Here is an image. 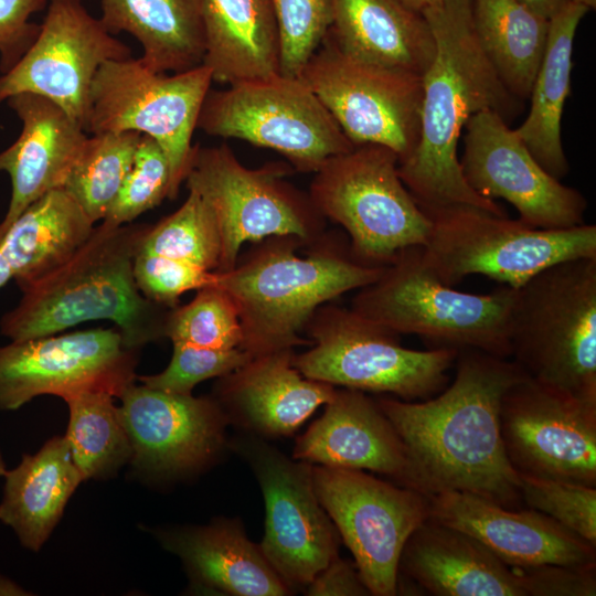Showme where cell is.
Segmentation results:
<instances>
[{
    "mask_svg": "<svg viewBox=\"0 0 596 596\" xmlns=\"http://www.w3.org/2000/svg\"><path fill=\"white\" fill-rule=\"evenodd\" d=\"M225 273L216 286L233 299L243 331L241 349L252 356L298 345L316 310L337 297L375 281L384 267L359 262L349 243L312 242L306 256L297 249L309 244L295 236H272Z\"/></svg>",
    "mask_w": 596,
    "mask_h": 596,
    "instance_id": "277c9868",
    "label": "cell"
},
{
    "mask_svg": "<svg viewBox=\"0 0 596 596\" xmlns=\"http://www.w3.org/2000/svg\"><path fill=\"white\" fill-rule=\"evenodd\" d=\"M309 596H365L371 595L359 571L352 563L333 558L306 586Z\"/></svg>",
    "mask_w": 596,
    "mask_h": 596,
    "instance_id": "f6af8a7d",
    "label": "cell"
},
{
    "mask_svg": "<svg viewBox=\"0 0 596 596\" xmlns=\"http://www.w3.org/2000/svg\"><path fill=\"white\" fill-rule=\"evenodd\" d=\"M329 32L347 53L419 76L429 67L435 40L422 12L403 0H330Z\"/></svg>",
    "mask_w": 596,
    "mask_h": 596,
    "instance_id": "4316f807",
    "label": "cell"
},
{
    "mask_svg": "<svg viewBox=\"0 0 596 596\" xmlns=\"http://www.w3.org/2000/svg\"><path fill=\"white\" fill-rule=\"evenodd\" d=\"M571 2L582 4L586 7L588 10L595 9L596 0H571Z\"/></svg>",
    "mask_w": 596,
    "mask_h": 596,
    "instance_id": "f907efd6",
    "label": "cell"
},
{
    "mask_svg": "<svg viewBox=\"0 0 596 596\" xmlns=\"http://www.w3.org/2000/svg\"><path fill=\"white\" fill-rule=\"evenodd\" d=\"M509 337L529 377L596 402V258L560 262L517 288Z\"/></svg>",
    "mask_w": 596,
    "mask_h": 596,
    "instance_id": "8992f818",
    "label": "cell"
},
{
    "mask_svg": "<svg viewBox=\"0 0 596 596\" xmlns=\"http://www.w3.org/2000/svg\"><path fill=\"white\" fill-rule=\"evenodd\" d=\"M294 355L286 349L252 356L219 377L213 397L231 423L263 436H288L329 402L336 386L304 376Z\"/></svg>",
    "mask_w": 596,
    "mask_h": 596,
    "instance_id": "603a6c76",
    "label": "cell"
},
{
    "mask_svg": "<svg viewBox=\"0 0 596 596\" xmlns=\"http://www.w3.org/2000/svg\"><path fill=\"white\" fill-rule=\"evenodd\" d=\"M465 129L459 162L473 191L505 200L518 211V220L532 227L560 230L585 223L584 195L547 173L500 114L479 111Z\"/></svg>",
    "mask_w": 596,
    "mask_h": 596,
    "instance_id": "d6986e66",
    "label": "cell"
},
{
    "mask_svg": "<svg viewBox=\"0 0 596 596\" xmlns=\"http://www.w3.org/2000/svg\"><path fill=\"white\" fill-rule=\"evenodd\" d=\"M231 447L249 465L263 492V554L291 590L306 588L339 556L340 541L316 494L312 465L290 459L257 437L235 438Z\"/></svg>",
    "mask_w": 596,
    "mask_h": 596,
    "instance_id": "9a60e30c",
    "label": "cell"
},
{
    "mask_svg": "<svg viewBox=\"0 0 596 596\" xmlns=\"http://www.w3.org/2000/svg\"><path fill=\"white\" fill-rule=\"evenodd\" d=\"M529 596H595L596 565L523 568Z\"/></svg>",
    "mask_w": 596,
    "mask_h": 596,
    "instance_id": "ee69618b",
    "label": "cell"
},
{
    "mask_svg": "<svg viewBox=\"0 0 596 596\" xmlns=\"http://www.w3.org/2000/svg\"><path fill=\"white\" fill-rule=\"evenodd\" d=\"M588 11L570 2L550 20L545 52L529 97L530 111L514 129L539 164L557 180L570 169L561 139V120L571 88L574 38Z\"/></svg>",
    "mask_w": 596,
    "mask_h": 596,
    "instance_id": "1f68e13d",
    "label": "cell"
},
{
    "mask_svg": "<svg viewBox=\"0 0 596 596\" xmlns=\"http://www.w3.org/2000/svg\"><path fill=\"white\" fill-rule=\"evenodd\" d=\"M134 277L147 299L169 309L178 306L183 294L217 283V272L142 251L135 257Z\"/></svg>",
    "mask_w": 596,
    "mask_h": 596,
    "instance_id": "b9f144b4",
    "label": "cell"
},
{
    "mask_svg": "<svg viewBox=\"0 0 596 596\" xmlns=\"http://www.w3.org/2000/svg\"><path fill=\"white\" fill-rule=\"evenodd\" d=\"M3 478L0 521L13 530L23 547L38 552L84 481L65 437L55 436L35 454L23 455Z\"/></svg>",
    "mask_w": 596,
    "mask_h": 596,
    "instance_id": "83f0119b",
    "label": "cell"
},
{
    "mask_svg": "<svg viewBox=\"0 0 596 596\" xmlns=\"http://www.w3.org/2000/svg\"><path fill=\"white\" fill-rule=\"evenodd\" d=\"M213 82L204 64L180 73H156L139 58L105 62L89 92L85 131H137L151 137L170 169L169 200L177 199L194 146L192 136Z\"/></svg>",
    "mask_w": 596,
    "mask_h": 596,
    "instance_id": "8fae6325",
    "label": "cell"
},
{
    "mask_svg": "<svg viewBox=\"0 0 596 596\" xmlns=\"http://www.w3.org/2000/svg\"><path fill=\"white\" fill-rule=\"evenodd\" d=\"M205 56L213 82L279 74V35L270 0H203Z\"/></svg>",
    "mask_w": 596,
    "mask_h": 596,
    "instance_id": "f1b7e54d",
    "label": "cell"
},
{
    "mask_svg": "<svg viewBox=\"0 0 596 596\" xmlns=\"http://www.w3.org/2000/svg\"><path fill=\"white\" fill-rule=\"evenodd\" d=\"M524 7L530 9L535 14L551 20L561 10H563L571 0H518Z\"/></svg>",
    "mask_w": 596,
    "mask_h": 596,
    "instance_id": "bcb514c9",
    "label": "cell"
},
{
    "mask_svg": "<svg viewBox=\"0 0 596 596\" xmlns=\"http://www.w3.org/2000/svg\"><path fill=\"white\" fill-rule=\"evenodd\" d=\"M130 462L153 478L183 476L206 467L226 445L231 423L214 397H195L130 384L119 396Z\"/></svg>",
    "mask_w": 596,
    "mask_h": 596,
    "instance_id": "ffe728a7",
    "label": "cell"
},
{
    "mask_svg": "<svg viewBox=\"0 0 596 596\" xmlns=\"http://www.w3.org/2000/svg\"><path fill=\"white\" fill-rule=\"evenodd\" d=\"M400 570L437 596H529L522 568L511 567L468 533L424 521L407 539Z\"/></svg>",
    "mask_w": 596,
    "mask_h": 596,
    "instance_id": "d4e9b609",
    "label": "cell"
},
{
    "mask_svg": "<svg viewBox=\"0 0 596 596\" xmlns=\"http://www.w3.org/2000/svg\"><path fill=\"white\" fill-rule=\"evenodd\" d=\"M138 351L117 327L11 341L0 347V411L41 395L65 400L102 391L119 397L137 380Z\"/></svg>",
    "mask_w": 596,
    "mask_h": 596,
    "instance_id": "e0dca14e",
    "label": "cell"
},
{
    "mask_svg": "<svg viewBox=\"0 0 596 596\" xmlns=\"http://www.w3.org/2000/svg\"><path fill=\"white\" fill-rule=\"evenodd\" d=\"M251 358L252 355L241 348L221 350L174 342L170 362L162 372L137 379L151 389L174 394H192L196 384L224 376Z\"/></svg>",
    "mask_w": 596,
    "mask_h": 596,
    "instance_id": "60d3db41",
    "label": "cell"
},
{
    "mask_svg": "<svg viewBox=\"0 0 596 596\" xmlns=\"http://www.w3.org/2000/svg\"><path fill=\"white\" fill-rule=\"evenodd\" d=\"M312 478L316 494L371 595H396L403 547L429 518V497L363 470L312 465Z\"/></svg>",
    "mask_w": 596,
    "mask_h": 596,
    "instance_id": "5bb4252c",
    "label": "cell"
},
{
    "mask_svg": "<svg viewBox=\"0 0 596 596\" xmlns=\"http://www.w3.org/2000/svg\"><path fill=\"white\" fill-rule=\"evenodd\" d=\"M305 332L311 348L292 360L304 376L409 402L427 400L447 386L459 351L404 348L400 334L337 306L319 307Z\"/></svg>",
    "mask_w": 596,
    "mask_h": 596,
    "instance_id": "9c48e42d",
    "label": "cell"
},
{
    "mask_svg": "<svg viewBox=\"0 0 596 596\" xmlns=\"http://www.w3.org/2000/svg\"><path fill=\"white\" fill-rule=\"evenodd\" d=\"M279 35V74L299 77L331 25L330 0H270Z\"/></svg>",
    "mask_w": 596,
    "mask_h": 596,
    "instance_id": "f35d334b",
    "label": "cell"
},
{
    "mask_svg": "<svg viewBox=\"0 0 596 596\" xmlns=\"http://www.w3.org/2000/svg\"><path fill=\"white\" fill-rule=\"evenodd\" d=\"M6 471H7V466L0 450V478L4 476Z\"/></svg>",
    "mask_w": 596,
    "mask_h": 596,
    "instance_id": "816d5d0a",
    "label": "cell"
},
{
    "mask_svg": "<svg viewBox=\"0 0 596 596\" xmlns=\"http://www.w3.org/2000/svg\"><path fill=\"white\" fill-rule=\"evenodd\" d=\"M157 535L166 550L181 558L198 590L232 596L291 592L236 519L162 530Z\"/></svg>",
    "mask_w": 596,
    "mask_h": 596,
    "instance_id": "484cf974",
    "label": "cell"
},
{
    "mask_svg": "<svg viewBox=\"0 0 596 596\" xmlns=\"http://www.w3.org/2000/svg\"><path fill=\"white\" fill-rule=\"evenodd\" d=\"M46 7L34 42L0 75V105L20 93L41 95L85 130L96 72L105 62L125 60L132 53L82 0H47Z\"/></svg>",
    "mask_w": 596,
    "mask_h": 596,
    "instance_id": "ac0fdd59",
    "label": "cell"
},
{
    "mask_svg": "<svg viewBox=\"0 0 596 596\" xmlns=\"http://www.w3.org/2000/svg\"><path fill=\"white\" fill-rule=\"evenodd\" d=\"M450 385L421 402L374 398L401 437L417 491L469 492L520 509L521 479L500 434L507 390L528 375L512 360L475 349L458 351Z\"/></svg>",
    "mask_w": 596,
    "mask_h": 596,
    "instance_id": "6da1fadb",
    "label": "cell"
},
{
    "mask_svg": "<svg viewBox=\"0 0 596 596\" xmlns=\"http://www.w3.org/2000/svg\"><path fill=\"white\" fill-rule=\"evenodd\" d=\"M24 590L9 578L0 575V595H25Z\"/></svg>",
    "mask_w": 596,
    "mask_h": 596,
    "instance_id": "7dc6e473",
    "label": "cell"
},
{
    "mask_svg": "<svg viewBox=\"0 0 596 596\" xmlns=\"http://www.w3.org/2000/svg\"><path fill=\"white\" fill-rule=\"evenodd\" d=\"M164 338L172 343L211 349L241 348L243 331L237 308L221 287L201 288L190 302L169 310Z\"/></svg>",
    "mask_w": 596,
    "mask_h": 596,
    "instance_id": "8d00e7d4",
    "label": "cell"
},
{
    "mask_svg": "<svg viewBox=\"0 0 596 596\" xmlns=\"http://www.w3.org/2000/svg\"><path fill=\"white\" fill-rule=\"evenodd\" d=\"M95 223L63 188L31 203L0 238L6 258L21 290L67 263L89 240Z\"/></svg>",
    "mask_w": 596,
    "mask_h": 596,
    "instance_id": "f546056e",
    "label": "cell"
},
{
    "mask_svg": "<svg viewBox=\"0 0 596 596\" xmlns=\"http://www.w3.org/2000/svg\"><path fill=\"white\" fill-rule=\"evenodd\" d=\"M114 397L85 391L64 400L70 411L64 437L84 480L110 477L131 459V445Z\"/></svg>",
    "mask_w": 596,
    "mask_h": 596,
    "instance_id": "836d02e7",
    "label": "cell"
},
{
    "mask_svg": "<svg viewBox=\"0 0 596 596\" xmlns=\"http://www.w3.org/2000/svg\"><path fill=\"white\" fill-rule=\"evenodd\" d=\"M499 417L519 476L596 487V402L526 376L503 394Z\"/></svg>",
    "mask_w": 596,
    "mask_h": 596,
    "instance_id": "2e32d148",
    "label": "cell"
},
{
    "mask_svg": "<svg viewBox=\"0 0 596 596\" xmlns=\"http://www.w3.org/2000/svg\"><path fill=\"white\" fill-rule=\"evenodd\" d=\"M321 417L296 441L292 458L311 465L370 470L415 488L406 448L375 400L336 389Z\"/></svg>",
    "mask_w": 596,
    "mask_h": 596,
    "instance_id": "7402d4cb",
    "label": "cell"
},
{
    "mask_svg": "<svg viewBox=\"0 0 596 596\" xmlns=\"http://www.w3.org/2000/svg\"><path fill=\"white\" fill-rule=\"evenodd\" d=\"M412 9L423 12L428 8L436 7L441 3L443 0H403Z\"/></svg>",
    "mask_w": 596,
    "mask_h": 596,
    "instance_id": "c3c4849f",
    "label": "cell"
},
{
    "mask_svg": "<svg viewBox=\"0 0 596 596\" xmlns=\"http://www.w3.org/2000/svg\"><path fill=\"white\" fill-rule=\"evenodd\" d=\"M110 34L127 32L141 45V62L156 73H180L203 64V0H99Z\"/></svg>",
    "mask_w": 596,
    "mask_h": 596,
    "instance_id": "4dcf8cb0",
    "label": "cell"
},
{
    "mask_svg": "<svg viewBox=\"0 0 596 596\" xmlns=\"http://www.w3.org/2000/svg\"><path fill=\"white\" fill-rule=\"evenodd\" d=\"M435 40V54L422 76L419 137L412 153L398 162V174L421 207L466 204L507 216L493 200L465 180L458 142L470 117L493 110L504 120L523 102L503 85L482 52L471 22L470 0H443L424 10Z\"/></svg>",
    "mask_w": 596,
    "mask_h": 596,
    "instance_id": "7a4b0ae2",
    "label": "cell"
},
{
    "mask_svg": "<svg viewBox=\"0 0 596 596\" xmlns=\"http://www.w3.org/2000/svg\"><path fill=\"white\" fill-rule=\"evenodd\" d=\"M12 278L11 269L0 252V288Z\"/></svg>",
    "mask_w": 596,
    "mask_h": 596,
    "instance_id": "681fc988",
    "label": "cell"
},
{
    "mask_svg": "<svg viewBox=\"0 0 596 596\" xmlns=\"http://www.w3.org/2000/svg\"><path fill=\"white\" fill-rule=\"evenodd\" d=\"M6 103L21 120L22 129L18 139L0 152V172H7L11 181L0 238L31 203L63 187L88 137L60 106L41 95L20 93Z\"/></svg>",
    "mask_w": 596,
    "mask_h": 596,
    "instance_id": "cb8c5ba5",
    "label": "cell"
},
{
    "mask_svg": "<svg viewBox=\"0 0 596 596\" xmlns=\"http://www.w3.org/2000/svg\"><path fill=\"white\" fill-rule=\"evenodd\" d=\"M141 134L100 132L87 137L63 189L96 223L103 221L130 168Z\"/></svg>",
    "mask_w": 596,
    "mask_h": 596,
    "instance_id": "e575fe53",
    "label": "cell"
},
{
    "mask_svg": "<svg viewBox=\"0 0 596 596\" xmlns=\"http://www.w3.org/2000/svg\"><path fill=\"white\" fill-rule=\"evenodd\" d=\"M430 221L423 257L438 279L456 286L470 275L519 288L544 268L574 258H596V225L546 230L453 204L422 207Z\"/></svg>",
    "mask_w": 596,
    "mask_h": 596,
    "instance_id": "52a82bcc",
    "label": "cell"
},
{
    "mask_svg": "<svg viewBox=\"0 0 596 596\" xmlns=\"http://www.w3.org/2000/svg\"><path fill=\"white\" fill-rule=\"evenodd\" d=\"M429 518L477 539L511 567L596 565V546L544 513L461 491L429 496Z\"/></svg>",
    "mask_w": 596,
    "mask_h": 596,
    "instance_id": "44dd1931",
    "label": "cell"
},
{
    "mask_svg": "<svg viewBox=\"0 0 596 596\" xmlns=\"http://www.w3.org/2000/svg\"><path fill=\"white\" fill-rule=\"evenodd\" d=\"M309 198L317 211L341 225L352 255L384 267L400 252L424 246L430 221L398 174V156L365 143L329 158L316 172Z\"/></svg>",
    "mask_w": 596,
    "mask_h": 596,
    "instance_id": "ba28073f",
    "label": "cell"
},
{
    "mask_svg": "<svg viewBox=\"0 0 596 596\" xmlns=\"http://www.w3.org/2000/svg\"><path fill=\"white\" fill-rule=\"evenodd\" d=\"M47 0H0V72L9 71L40 32L30 18L45 9Z\"/></svg>",
    "mask_w": 596,
    "mask_h": 596,
    "instance_id": "7bdbcfd3",
    "label": "cell"
},
{
    "mask_svg": "<svg viewBox=\"0 0 596 596\" xmlns=\"http://www.w3.org/2000/svg\"><path fill=\"white\" fill-rule=\"evenodd\" d=\"M140 251L194 264L216 272L222 242L216 217L194 191L182 205L156 225H149Z\"/></svg>",
    "mask_w": 596,
    "mask_h": 596,
    "instance_id": "d590c367",
    "label": "cell"
},
{
    "mask_svg": "<svg viewBox=\"0 0 596 596\" xmlns=\"http://www.w3.org/2000/svg\"><path fill=\"white\" fill-rule=\"evenodd\" d=\"M517 288L469 294L441 283L423 246H411L360 288L351 309L397 334H415L434 348L475 349L511 356L510 319Z\"/></svg>",
    "mask_w": 596,
    "mask_h": 596,
    "instance_id": "5b68a950",
    "label": "cell"
},
{
    "mask_svg": "<svg viewBox=\"0 0 596 596\" xmlns=\"http://www.w3.org/2000/svg\"><path fill=\"white\" fill-rule=\"evenodd\" d=\"M299 77L354 146L389 147L398 162L414 150L422 76L360 60L342 50L328 30Z\"/></svg>",
    "mask_w": 596,
    "mask_h": 596,
    "instance_id": "4fadbf2b",
    "label": "cell"
},
{
    "mask_svg": "<svg viewBox=\"0 0 596 596\" xmlns=\"http://www.w3.org/2000/svg\"><path fill=\"white\" fill-rule=\"evenodd\" d=\"M196 128L273 149L299 172L315 173L354 145L300 77L280 74L210 89Z\"/></svg>",
    "mask_w": 596,
    "mask_h": 596,
    "instance_id": "7c38bea8",
    "label": "cell"
},
{
    "mask_svg": "<svg viewBox=\"0 0 596 596\" xmlns=\"http://www.w3.org/2000/svg\"><path fill=\"white\" fill-rule=\"evenodd\" d=\"M148 227L102 222L67 263L22 290L19 304L1 318V333L24 341L109 320L136 350L164 338L170 309L147 299L134 277Z\"/></svg>",
    "mask_w": 596,
    "mask_h": 596,
    "instance_id": "3957f363",
    "label": "cell"
},
{
    "mask_svg": "<svg viewBox=\"0 0 596 596\" xmlns=\"http://www.w3.org/2000/svg\"><path fill=\"white\" fill-rule=\"evenodd\" d=\"M290 166L244 167L226 146H194L184 183L212 209L221 234L216 272L236 264L244 243L272 236H295L312 243L321 236L324 217L305 194L285 180Z\"/></svg>",
    "mask_w": 596,
    "mask_h": 596,
    "instance_id": "30bf717a",
    "label": "cell"
},
{
    "mask_svg": "<svg viewBox=\"0 0 596 596\" xmlns=\"http://www.w3.org/2000/svg\"><path fill=\"white\" fill-rule=\"evenodd\" d=\"M520 479L522 502L596 546V487L531 476Z\"/></svg>",
    "mask_w": 596,
    "mask_h": 596,
    "instance_id": "ab89813d",
    "label": "cell"
},
{
    "mask_svg": "<svg viewBox=\"0 0 596 596\" xmlns=\"http://www.w3.org/2000/svg\"><path fill=\"white\" fill-rule=\"evenodd\" d=\"M169 190L168 159L155 139L141 135L130 171L103 222L109 225L132 223L168 199Z\"/></svg>",
    "mask_w": 596,
    "mask_h": 596,
    "instance_id": "74e56055",
    "label": "cell"
},
{
    "mask_svg": "<svg viewBox=\"0 0 596 596\" xmlns=\"http://www.w3.org/2000/svg\"><path fill=\"white\" fill-rule=\"evenodd\" d=\"M479 45L507 89L529 99L541 65L550 21L518 0H470Z\"/></svg>",
    "mask_w": 596,
    "mask_h": 596,
    "instance_id": "d6a6232c",
    "label": "cell"
}]
</instances>
